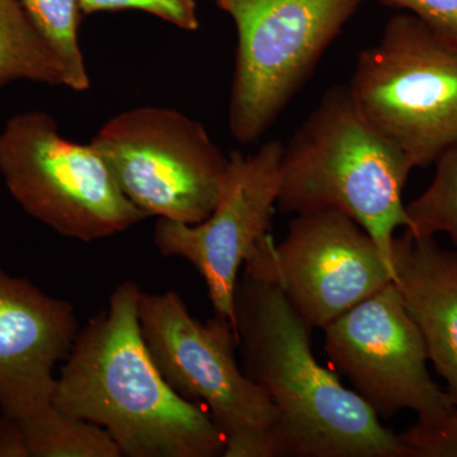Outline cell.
I'll list each match as a JSON object with an SVG mask.
<instances>
[{"label": "cell", "instance_id": "obj_2", "mask_svg": "<svg viewBox=\"0 0 457 457\" xmlns=\"http://www.w3.org/2000/svg\"><path fill=\"white\" fill-rule=\"evenodd\" d=\"M141 293L137 282H122L106 311L78 333L54 404L106 429L122 456L224 455L212 418L174 392L150 356L140 330Z\"/></svg>", "mask_w": 457, "mask_h": 457}, {"label": "cell", "instance_id": "obj_16", "mask_svg": "<svg viewBox=\"0 0 457 457\" xmlns=\"http://www.w3.org/2000/svg\"><path fill=\"white\" fill-rule=\"evenodd\" d=\"M29 20L40 33L66 75V87L82 92L89 88V78L79 42V0H20Z\"/></svg>", "mask_w": 457, "mask_h": 457}, {"label": "cell", "instance_id": "obj_7", "mask_svg": "<svg viewBox=\"0 0 457 457\" xmlns=\"http://www.w3.org/2000/svg\"><path fill=\"white\" fill-rule=\"evenodd\" d=\"M0 174L29 215L71 239H104L149 218L92 144L64 139L41 111L16 114L0 132Z\"/></svg>", "mask_w": 457, "mask_h": 457}, {"label": "cell", "instance_id": "obj_1", "mask_svg": "<svg viewBox=\"0 0 457 457\" xmlns=\"http://www.w3.org/2000/svg\"><path fill=\"white\" fill-rule=\"evenodd\" d=\"M270 266L266 254L245 262L234 330L242 370L278 409L293 456L409 457L400 435L315 359L312 327L295 311Z\"/></svg>", "mask_w": 457, "mask_h": 457}, {"label": "cell", "instance_id": "obj_21", "mask_svg": "<svg viewBox=\"0 0 457 457\" xmlns=\"http://www.w3.org/2000/svg\"><path fill=\"white\" fill-rule=\"evenodd\" d=\"M0 457H29L22 429L3 413L0 414Z\"/></svg>", "mask_w": 457, "mask_h": 457}, {"label": "cell", "instance_id": "obj_3", "mask_svg": "<svg viewBox=\"0 0 457 457\" xmlns=\"http://www.w3.org/2000/svg\"><path fill=\"white\" fill-rule=\"evenodd\" d=\"M413 168L361 114L348 87L335 86L284 144L278 206L295 215L345 213L368 231L394 273L393 242L396 228H409L403 189Z\"/></svg>", "mask_w": 457, "mask_h": 457}, {"label": "cell", "instance_id": "obj_20", "mask_svg": "<svg viewBox=\"0 0 457 457\" xmlns=\"http://www.w3.org/2000/svg\"><path fill=\"white\" fill-rule=\"evenodd\" d=\"M386 7L402 9L425 22L445 40L457 46V0H378Z\"/></svg>", "mask_w": 457, "mask_h": 457}, {"label": "cell", "instance_id": "obj_11", "mask_svg": "<svg viewBox=\"0 0 457 457\" xmlns=\"http://www.w3.org/2000/svg\"><path fill=\"white\" fill-rule=\"evenodd\" d=\"M270 272L295 311L324 329L394 281L368 231L345 213H297Z\"/></svg>", "mask_w": 457, "mask_h": 457}, {"label": "cell", "instance_id": "obj_12", "mask_svg": "<svg viewBox=\"0 0 457 457\" xmlns=\"http://www.w3.org/2000/svg\"><path fill=\"white\" fill-rule=\"evenodd\" d=\"M78 323L73 305L0 267V411L20 422L53 403L54 369L68 359Z\"/></svg>", "mask_w": 457, "mask_h": 457}, {"label": "cell", "instance_id": "obj_4", "mask_svg": "<svg viewBox=\"0 0 457 457\" xmlns=\"http://www.w3.org/2000/svg\"><path fill=\"white\" fill-rule=\"evenodd\" d=\"M141 335L164 380L189 402H203L220 429L224 457L293 456L278 409L237 361L233 324L201 323L174 291L141 293Z\"/></svg>", "mask_w": 457, "mask_h": 457}, {"label": "cell", "instance_id": "obj_15", "mask_svg": "<svg viewBox=\"0 0 457 457\" xmlns=\"http://www.w3.org/2000/svg\"><path fill=\"white\" fill-rule=\"evenodd\" d=\"M16 422V420H14ZM29 457H120L106 429L60 411L53 403L17 422Z\"/></svg>", "mask_w": 457, "mask_h": 457}, {"label": "cell", "instance_id": "obj_18", "mask_svg": "<svg viewBox=\"0 0 457 457\" xmlns=\"http://www.w3.org/2000/svg\"><path fill=\"white\" fill-rule=\"evenodd\" d=\"M82 13L139 9L185 31H197L200 22L195 0H79Z\"/></svg>", "mask_w": 457, "mask_h": 457}, {"label": "cell", "instance_id": "obj_10", "mask_svg": "<svg viewBox=\"0 0 457 457\" xmlns=\"http://www.w3.org/2000/svg\"><path fill=\"white\" fill-rule=\"evenodd\" d=\"M284 144L269 141L251 155L228 154L220 197L212 215L198 224L159 218L154 243L164 257L187 261L204 279L216 315L234 327L237 273L272 240L275 204L281 186Z\"/></svg>", "mask_w": 457, "mask_h": 457}, {"label": "cell", "instance_id": "obj_19", "mask_svg": "<svg viewBox=\"0 0 457 457\" xmlns=\"http://www.w3.org/2000/svg\"><path fill=\"white\" fill-rule=\"evenodd\" d=\"M400 437L409 457H457V409L437 425L416 423Z\"/></svg>", "mask_w": 457, "mask_h": 457}, {"label": "cell", "instance_id": "obj_8", "mask_svg": "<svg viewBox=\"0 0 457 457\" xmlns=\"http://www.w3.org/2000/svg\"><path fill=\"white\" fill-rule=\"evenodd\" d=\"M90 144L123 194L149 216L194 225L218 204L228 156L179 111L132 108L104 123Z\"/></svg>", "mask_w": 457, "mask_h": 457}, {"label": "cell", "instance_id": "obj_17", "mask_svg": "<svg viewBox=\"0 0 457 457\" xmlns=\"http://www.w3.org/2000/svg\"><path fill=\"white\" fill-rule=\"evenodd\" d=\"M429 187L405 206L413 236L447 234L457 246V144L436 159Z\"/></svg>", "mask_w": 457, "mask_h": 457}, {"label": "cell", "instance_id": "obj_13", "mask_svg": "<svg viewBox=\"0 0 457 457\" xmlns=\"http://www.w3.org/2000/svg\"><path fill=\"white\" fill-rule=\"evenodd\" d=\"M394 282L457 407V252L405 228L393 242Z\"/></svg>", "mask_w": 457, "mask_h": 457}, {"label": "cell", "instance_id": "obj_9", "mask_svg": "<svg viewBox=\"0 0 457 457\" xmlns=\"http://www.w3.org/2000/svg\"><path fill=\"white\" fill-rule=\"evenodd\" d=\"M330 362L378 418L404 409L423 426L437 425L457 407L432 380L420 329L405 311L395 282L324 328Z\"/></svg>", "mask_w": 457, "mask_h": 457}, {"label": "cell", "instance_id": "obj_6", "mask_svg": "<svg viewBox=\"0 0 457 457\" xmlns=\"http://www.w3.org/2000/svg\"><path fill=\"white\" fill-rule=\"evenodd\" d=\"M236 22L228 128L255 143L314 73L366 0H215Z\"/></svg>", "mask_w": 457, "mask_h": 457}, {"label": "cell", "instance_id": "obj_14", "mask_svg": "<svg viewBox=\"0 0 457 457\" xmlns=\"http://www.w3.org/2000/svg\"><path fill=\"white\" fill-rule=\"evenodd\" d=\"M20 79L66 87L64 69L22 3L0 0V87Z\"/></svg>", "mask_w": 457, "mask_h": 457}, {"label": "cell", "instance_id": "obj_5", "mask_svg": "<svg viewBox=\"0 0 457 457\" xmlns=\"http://www.w3.org/2000/svg\"><path fill=\"white\" fill-rule=\"evenodd\" d=\"M350 95L361 114L408 156L435 163L457 144V46L413 14L387 21L356 60Z\"/></svg>", "mask_w": 457, "mask_h": 457}]
</instances>
